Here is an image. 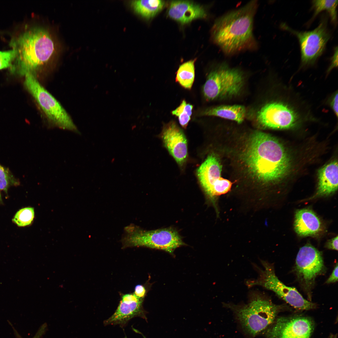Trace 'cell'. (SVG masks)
Wrapping results in <instances>:
<instances>
[{
	"label": "cell",
	"instance_id": "obj_1",
	"mask_svg": "<svg viewBox=\"0 0 338 338\" xmlns=\"http://www.w3.org/2000/svg\"><path fill=\"white\" fill-rule=\"evenodd\" d=\"M244 153L249 170L262 183L276 184L289 172L290 161L287 151L281 142L268 134L260 131L253 133Z\"/></svg>",
	"mask_w": 338,
	"mask_h": 338
},
{
	"label": "cell",
	"instance_id": "obj_2",
	"mask_svg": "<svg viewBox=\"0 0 338 338\" xmlns=\"http://www.w3.org/2000/svg\"><path fill=\"white\" fill-rule=\"evenodd\" d=\"M258 7L256 0L221 16L211 30L213 42L227 55L256 50L258 43L253 33V20Z\"/></svg>",
	"mask_w": 338,
	"mask_h": 338
},
{
	"label": "cell",
	"instance_id": "obj_3",
	"mask_svg": "<svg viewBox=\"0 0 338 338\" xmlns=\"http://www.w3.org/2000/svg\"><path fill=\"white\" fill-rule=\"evenodd\" d=\"M10 45L16 52L11 67L21 74L35 72L49 63L56 51L54 40L48 31L40 27H31L11 40Z\"/></svg>",
	"mask_w": 338,
	"mask_h": 338
},
{
	"label": "cell",
	"instance_id": "obj_4",
	"mask_svg": "<svg viewBox=\"0 0 338 338\" xmlns=\"http://www.w3.org/2000/svg\"><path fill=\"white\" fill-rule=\"evenodd\" d=\"M234 311L238 320L245 330L254 336L271 325L282 309L263 293L253 291L248 303L241 305L225 304Z\"/></svg>",
	"mask_w": 338,
	"mask_h": 338
},
{
	"label": "cell",
	"instance_id": "obj_5",
	"mask_svg": "<svg viewBox=\"0 0 338 338\" xmlns=\"http://www.w3.org/2000/svg\"><path fill=\"white\" fill-rule=\"evenodd\" d=\"M121 240L123 248L145 247L173 255L177 248L185 244L177 231L172 228L146 230L131 224L125 228Z\"/></svg>",
	"mask_w": 338,
	"mask_h": 338
},
{
	"label": "cell",
	"instance_id": "obj_6",
	"mask_svg": "<svg viewBox=\"0 0 338 338\" xmlns=\"http://www.w3.org/2000/svg\"><path fill=\"white\" fill-rule=\"evenodd\" d=\"M244 84V77L240 70L222 65L208 74L202 92L207 101L230 98L238 95Z\"/></svg>",
	"mask_w": 338,
	"mask_h": 338
},
{
	"label": "cell",
	"instance_id": "obj_7",
	"mask_svg": "<svg viewBox=\"0 0 338 338\" xmlns=\"http://www.w3.org/2000/svg\"><path fill=\"white\" fill-rule=\"evenodd\" d=\"M24 85L35 99L53 125L60 128L77 132L69 115L57 100L40 84L35 75H25Z\"/></svg>",
	"mask_w": 338,
	"mask_h": 338
},
{
	"label": "cell",
	"instance_id": "obj_8",
	"mask_svg": "<svg viewBox=\"0 0 338 338\" xmlns=\"http://www.w3.org/2000/svg\"><path fill=\"white\" fill-rule=\"evenodd\" d=\"M261 262L263 269L256 268L259 276L254 280L248 281L247 284L248 286L259 285L272 291L279 298L298 310H309L315 308V304L304 299L295 288L286 286L279 279L272 264L263 260Z\"/></svg>",
	"mask_w": 338,
	"mask_h": 338
},
{
	"label": "cell",
	"instance_id": "obj_9",
	"mask_svg": "<svg viewBox=\"0 0 338 338\" xmlns=\"http://www.w3.org/2000/svg\"><path fill=\"white\" fill-rule=\"evenodd\" d=\"M325 269L320 251L309 243L300 248L296 257L294 271L310 299L315 278L325 273Z\"/></svg>",
	"mask_w": 338,
	"mask_h": 338
},
{
	"label": "cell",
	"instance_id": "obj_10",
	"mask_svg": "<svg viewBox=\"0 0 338 338\" xmlns=\"http://www.w3.org/2000/svg\"><path fill=\"white\" fill-rule=\"evenodd\" d=\"M281 26L298 38L300 46L301 62L305 64L313 63L320 56L330 37L325 19L321 20L318 27L310 31L299 32L293 30L285 24Z\"/></svg>",
	"mask_w": 338,
	"mask_h": 338
},
{
	"label": "cell",
	"instance_id": "obj_11",
	"mask_svg": "<svg viewBox=\"0 0 338 338\" xmlns=\"http://www.w3.org/2000/svg\"><path fill=\"white\" fill-rule=\"evenodd\" d=\"M221 171L220 162L213 154L208 156L197 170V175L203 190L213 199L228 192L231 187L230 181L221 177Z\"/></svg>",
	"mask_w": 338,
	"mask_h": 338
},
{
	"label": "cell",
	"instance_id": "obj_12",
	"mask_svg": "<svg viewBox=\"0 0 338 338\" xmlns=\"http://www.w3.org/2000/svg\"><path fill=\"white\" fill-rule=\"evenodd\" d=\"M273 323L266 338H310L314 328L310 319L302 316L281 317Z\"/></svg>",
	"mask_w": 338,
	"mask_h": 338
},
{
	"label": "cell",
	"instance_id": "obj_13",
	"mask_svg": "<svg viewBox=\"0 0 338 338\" xmlns=\"http://www.w3.org/2000/svg\"><path fill=\"white\" fill-rule=\"evenodd\" d=\"M297 118L293 110L285 105L279 102L266 104L258 111L257 116L258 122L263 126L280 130L293 126Z\"/></svg>",
	"mask_w": 338,
	"mask_h": 338
},
{
	"label": "cell",
	"instance_id": "obj_14",
	"mask_svg": "<svg viewBox=\"0 0 338 338\" xmlns=\"http://www.w3.org/2000/svg\"><path fill=\"white\" fill-rule=\"evenodd\" d=\"M120 295L116 310L110 317L104 321L105 325H119L123 326L135 317L146 319L143 307L144 299L138 298L133 293Z\"/></svg>",
	"mask_w": 338,
	"mask_h": 338
},
{
	"label": "cell",
	"instance_id": "obj_15",
	"mask_svg": "<svg viewBox=\"0 0 338 338\" xmlns=\"http://www.w3.org/2000/svg\"><path fill=\"white\" fill-rule=\"evenodd\" d=\"M163 144L171 155L181 166L187 157V139L182 130L174 121L164 125L161 134Z\"/></svg>",
	"mask_w": 338,
	"mask_h": 338
},
{
	"label": "cell",
	"instance_id": "obj_16",
	"mask_svg": "<svg viewBox=\"0 0 338 338\" xmlns=\"http://www.w3.org/2000/svg\"><path fill=\"white\" fill-rule=\"evenodd\" d=\"M168 16L182 24L199 18H205L207 14L201 6L190 1H172L168 10Z\"/></svg>",
	"mask_w": 338,
	"mask_h": 338
},
{
	"label": "cell",
	"instance_id": "obj_17",
	"mask_svg": "<svg viewBox=\"0 0 338 338\" xmlns=\"http://www.w3.org/2000/svg\"><path fill=\"white\" fill-rule=\"evenodd\" d=\"M294 227L296 233L303 237L316 235L322 229L320 218L313 211L308 208L296 212Z\"/></svg>",
	"mask_w": 338,
	"mask_h": 338
},
{
	"label": "cell",
	"instance_id": "obj_18",
	"mask_svg": "<svg viewBox=\"0 0 338 338\" xmlns=\"http://www.w3.org/2000/svg\"><path fill=\"white\" fill-rule=\"evenodd\" d=\"M338 171V163L335 160L324 166L319 170L317 191L312 198L329 195L337 190Z\"/></svg>",
	"mask_w": 338,
	"mask_h": 338
},
{
	"label": "cell",
	"instance_id": "obj_19",
	"mask_svg": "<svg viewBox=\"0 0 338 338\" xmlns=\"http://www.w3.org/2000/svg\"><path fill=\"white\" fill-rule=\"evenodd\" d=\"M245 114L246 109L244 106L235 105L208 108L201 111L200 115L217 116L240 123L244 120Z\"/></svg>",
	"mask_w": 338,
	"mask_h": 338
},
{
	"label": "cell",
	"instance_id": "obj_20",
	"mask_svg": "<svg viewBox=\"0 0 338 338\" xmlns=\"http://www.w3.org/2000/svg\"><path fill=\"white\" fill-rule=\"evenodd\" d=\"M131 4L136 13L144 18H150L162 9L165 2L159 0H137L132 1Z\"/></svg>",
	"mask_w": 338,
	"mask_h": 338
},
{
	"label": "cell",
	"instance_id": "obj_21",
	"mask_svg": "<svg viewBox=\"0 0 338 338\" xmlns=\"http://www.w3.org/2000/svg\"><path fill=\"white\" fill-rule=\"evenodd\" d=\"M196 60L195 59L182 64L179 66L177 72L176 82L186 89H191L194 82Z\"/></svg>",
	"mask_w": 338,
	"mask_h": 338
},
{
	"label": "cell",
	"instance_id": "obj_22",
	"mask_svg": "<svg viewBox=\"0 0 338 338\" xmlns=\"http://www.w3.org/2000/svg\"><path fill=\"white\" fill-rule=\"evenodd\" d=\"M312 3L315 10L314 17L325 10L328 13L332 22L336 23L338 0H315L312 1Z\"/></svg>",
	"mask_w": 338,
	"mask_h": 338
},
{
	"label": "cell",
	"instance_id": "obj_23",
	"mask_svg": "<svg viewBox=\"0 0 338 338\" xmlns=\"http://www.w3.org/2000/svg\"><path fill=\"white\" fill-rule=\"evenodd\" d=\"M193 106L183 100L179 106L171 112L172 115L178 118L179 123L184 128H186L190 121L192 113Z\"/></svg>",
	"mask_w": 338,
	"mask_h": 338
},
{
	"label": "cell",
	"instance_id": "obj_24",
	"mask_svg": "<svg viewBox=\"0 0 338 338\" xmlns=\"http://www.w3.org/2000/svg\"><path fill=\"white\" fill-rule=\"evenodd\" d=\"M34 214L33 208L25 207L17 212L12 220L18 226H26L32 223L34 217Z\"/></svg>",
	"mask_w": 338,
	"mask_h": 338
},
{
	"label": "cell",
	"instance_id": "obj_25",
	"mask_svg": "<svg viewBox=\"0 0 338 338\" xmlns=\"http://www.w3.org/2000/svg\"><path fill=\"white\" fill-rule=\"evenodd\" d=\"M16 56V50L0 51V69L11 67Z\"/></svg>",
	"mask_w": 338,
	"mask_h": 338
},
{
	"label": "cell",
	"instance_id": "obj_26",
	"mask_svg": "<svg viewBox=\"0 0 338 338\" xmlns=\"http://www.w3.org/2000/svg\"><path fill=\"white\" fill-rule=\"evenodd\" d=\"M10 184V178L7 171L0 164V190L7 193Z\"/></svg>",
	"mask_w": 338,
	"mask_h": 338
},
{
	"label": "cell",
	"instance_id": "obj_27",
	"mask_svg": "<svg viewBox=\"0 0 338 338\" xmlns=\"http://www.w3.org/2000/svg\"><path fill=\"white\" fill-rule=\"evenodd\" d=\"M145 286L142 284L136 285L134 289V294L138 298L144 299L147 293Z\"/></svg>",
	"mask_w": 338,
	"mask_h": 338
},
{
	"label": "cell",
	"instance_id": "obj_28",
	"mask_svg": "<svg viewBox=\"0 0 338 338\" xmlns=\"http://www.w3.org/2000/svg\"><path fill=\"white\" fill-rule=\"evenodd\" d=\"M338 281V263H337L330 276L325 283L329 284L336 282Z\"/></svg>",
	"mask_w": 338,
	"mask_h": 338
},
{
	"label": "cell",
	"instance_id": "obj_29",
	"mask_svg": "<svg viewBox=\"0 0 338 338\" xmlns=\"http://www.w3.org/2000/svg\"><path fill=\"white\" fill-rule=\"evenodd\" d=\"M325 247L330 249L338 250V236H337L328 240L326 243Z\"/></svg>",
	"mask_w": 338,
	"mask_h": 338
},
{
	"label": "cell",
	"instance_id": "obj_30",
	"mask_svg": "<svg viewBox=\"0 0 338 338\" xmlns=\"http://www.w3.org/2000/svg\"><path fill=\"white\" fill-rule=\"evenodd\" d=\"M331 106L336 115H338V93L337 92L333 96L331 102Z\"/></svg>",
	"mask_w": 338,
	"mask_h": 338
},
{
	"label": "cell",
	"instance_id": "obj_31",
	"mask_svg": "<svg viewBox=\"0 0 338 338\" xmlns=\"http://www.w3.org/2000/svg\"><path fill=\"white\" fill-rule=\"evenodd\" d=\"M337 54L338 49L337 47H336L335 49L334 54L332 58L331 64L329 68V71L333 68L337 66Z\"/></svg>",
	"mask_w": 338,
	"mask_h": 338
},
{
	"label": "cell",
	"instance_id": "obj_32",
	"mask_svg": "<svg viewBox=\"0 0 338 338\" xmlns=\"http://www.w3.org/2000/svg\"><path fill=\"white\" fill-rule=\"evenodd\" d=\"M2 202V199L1 198V195L0 193V203Z\"/></svg>",
	"mask_w": 338,
	"mask_h": 338
},
{
	"label": "cell",
	"instance_id": "obj_33",
	"mask_svg": "<svg viewBox=\"0 0 338 338\" xmlns=\"http://www.w3.org/2000/svg\"><path fill=\"white\" fill-rule=\"evenodd\" d=\"M143 337H144V338H146V337H145V336H144V335H143Z\"/></svg>",
	"mask_w": 338,
	"mask_h": 338
}]
</instances>
